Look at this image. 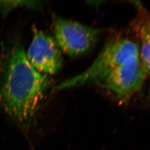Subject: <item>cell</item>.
<instances>
[{"label": "cell", "instance_id": "6da1fadb", "mask_svg": "<svg viewBox=\"0 0 150 150\" xmlns=\"http://www.w3.org/2000/svg\"><path fill=\"white\" fill-rule=\"evenodd\" d=\"M50 86L48 78L38 72L26 54L16 45L8 51L1 67L0 104L22 126L35 117Z\"/></svg>", "mask_w": 150, "mask_h": 150}, {"label": "cell", "instance_id": "7a4b0ae2", "mask_svg": "<svg viewBox=\"0 0 150 150\" xmlns=\"http://www.w3.org/2000/svg\"><path fill=\"white\" fill-rule=\"evenodd\" d=\"M139 54L138 45L127 38L108 40L92 64L80 74L54 87L59 91L84 85H98L112 71L129 58Z\"/></svg>", "mask_w": 150, "mask_h": 150}, {"label": "cell", "instance_id": "3957f363", "mask_svg": "<svg viewBox=\"0 0 150 150\" xmlns=\"http://www.w3.org/2000/svg\"><path fill=\"white\" fill-rule=\"evenodd\" d=\"M146 77L138 54L119 65L98 85L118 102L126 103L142 89Z\"/></svg>", "mask_w": 150, "mask_h": 150}, {"label": "cell", "instance_id": "277c9868", "mask_svg": "<svg viewBox=\"0 0 150 150\" xmlns=\"http://www.w3.org/2000/svg\"><path fill=\"white\" fill-rule=\"evenodd\" d=\"M54 23L56 43L64 52L72 58L90 52L102 32L100 28L57 17L54 18Z\"/></svg>", "mask_w": 150, "mask_h": 150}, {"label": "cell", "instance_id": "5b68a950", "mask_svg": "<svg viewBox=\"0 0 150 150\" xmlns=\"http://www.w3.org/2000/svg\"><path fill=\"white\" fill-rule=\"evenodd\" d=\"M33 38L26 57L38 72L54 75L62 67L63 58L54 38L36 27H33Z\"/></svg>", "mask_w": 150, "mask_h": 150}, {"label": "cell", "instance_id": "8992f818", "mask_svg": "<svg viewBox=\"0 0 150 150\" xmlns=\"http://www.w3.org/2000/svg\"><path fill=\"white\" fill-rule=\"evenodd\" d=\"M131 28L139 41L140 61L146 77L150 76V13L142 8L131 23Z\"/></svg>", "mask_w": 150, "mask_h": 150}, {"label": "cell", "instance_id": "52a82bcc", "mask_svg": "<svg viewBox=\"0 0 150 150\" xmlns=\"http://www.w3.org/2000/svg\"><path fill=\"white\" fill-rule=\"evenodd\" d=\"M38 2L34 1H0V11L3 14H6L12 8L21 6L34 7Z\"/></svg>", "mask_w": 150, "mask_h": 150}, {"label": "cell", "instance_id": "ba28073f", "mask_svg": "<svg viewBox=\"0 0 150 150\" xmlns=\"http://www.w3.org/2000/svg\"><path fill=\"white\" fill-rule=\"evenodd\" d=\"M149 95H150V89H149Z\"/></svg>", "mask_w": 150, "mask_h": 150}]
</instances>
